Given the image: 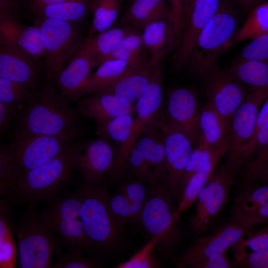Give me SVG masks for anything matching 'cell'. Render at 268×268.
<instances>
[{"label": "cell", "instance_id": "cell-1", "mask_svg": "<svg viewBox=\"0 0 268 268\" xmlns=\"http://www.w3.org/2000/svg\"><path fill=\"white\" fill-rule=\"evenodd\" d=\"M60 94L55 83L46 79L18 108L13 138L37 135H59L78 128V114Z\"/></svg>", "mask_w": 268, "mask_h": 268}, {"label": "cell", "instance_id": "cell-2", "mask_svg": "<svg viewBox=\"0 0 268 268\" xmlns=\"http://www.w3.org/2000/svg\"><path fill=\"white\" fill-rule=\"evenodd\" d=\"M79 144L69 142L53 158L21 175L6 198L9 203L51 201L69 180Z\"/></svg>", "mask_w": 268, "mask_h": 268}, {"label": "cell", "instance_id": "cell-3", "mask_svg": "<svg viewBox=\"0 0 268 268\" xmlns=\"http://www.w3.org/2000/svg\"><path fill=\"white\" fill-rule=\"evenodd\" d=\"M238 24L230 5L220 4L199 35L188 62L187 66L195 75L206 81L221 69L218 59L233 44Z\"/></svg>", "mask_w": 268, "mask_h": 268}, {"label": "cell", "instance_id": "cell-4", "mask_svg": "<svg viewBox=\"0 0 268 268\" xmlns=\"http://www.w3.org/2000/svg\"><path fill=\"white\" fill-rule=\"evenodd\" d=\"M80 194V218L92 249L105 253L116 250L121 242V224L112 214L109 195L101 183L84 182Z\"/></svg>", "mask_w": 268, "mask_h": 268}, {"label": "cell", "instance_id": "cell-5", "mask_svg": "<svg viewBox=\"0 0 268 268\" xmlns=\"http://www.w3.org/2000/svg\"><path fill=\"white\" fill-rule=\"evenodd\" d=\"M18 262L21 268H52L53 255H59L60 242L30 204L15 224Z\"/></svg>", "mask_w": 268, "mask_h": 268}, {"label": "cell", "instance_id": "cell-6", "mask_svg": "<svg viewBox=\"0 0 268 268\" xmlns=\"http://www.w3.org/2000/svg\"><path fill=\"white\" fill-rule=\"evenodd\" d=\"M79 190L48 201L40 212L42 220L67 249L82 253L92 250L80 218Z\"/></svg>", "mask_w": 268, "mask_h": 268}, {"label": "cell", "instance_id": "cell-7", "mask_svg": "<svg viewBox=\"0 0 268 268\" xmlns=\"http://www.w3.org/2000/svg\"><path fill=\"white\" fill-rule=\"evenodd\" d=\"M34 22L40 30L45 50L46 79L54 82L81 46V31L77 24L54 18L36 15Z\"/></svg>", "mask_w": 268, "mask_h": 268}, {"label": "cell", "instance_id": "cell-8", "mask_svg": "<svg viewBox=\"0 0 268 268\" xmlns=\"http://www.w3.org/2000/svg\"><path fill=\"white\" fill-rule=\"evenodd\" d=\"M79 127L59 135H37L13 138L1 147L7 154L17 180L24 173L55 157L79 133Z\"/></svg>", "mask_w": 268, "mask_h": 268}, {"label": "cell", "instance_id": "cell-9", "mask_svg": "<svg viewBox=\"0 0 268 268\" xmlns=\"http://www.w3.org/2000/svg\"><path fill=\"white\" fill-rule=\"evenodd\" d=\"M171 197L163 184L150 186L139 220L152 237L161 236L157 246L164 255L170 254L178 243L180 232L174 217Z\"/></svg>", "mask_w": 268, "mask_h": 268}, {"label": "cell", "instance_id": "cell-10", "mask_svg": "<svg viewBox=\"0 0 268 268\" xmlns=\"http://www.w3.org/2000/svg\"><path fill=\"white\" fill-rule=\"evenodd\" d=\"M237 172L226 162L216 167L200 193L189 227L196 238L204 234L208 225L226 204Z\"/></svg>", "mask_w": 268, "mask_h": 268}, {"label": "cell", "instance_id": "cell-11", "mask_svg": "<svg viewBox=\"0 0 268 268\" xmlns=\"http://www.w3.org/2000/svg\"><path fill=\"white\" fill-rule=\"evenodd\" d=\"M257 226L249 216H231L229 221L216 231L195 238L178 259L176 266L178 268L188 267L200 260L215 254L225 253L245 234Z\"/></svg>", "mask_w": 268, "mask_h": 268}, {"label": "cell", "instance_id": "cell-12", "mask_svg": "<svg viewBox=\"0 0 268 268\" xmlns=\"http://www.w3.org/2000/svg\"><path fill=\"white\" fill-rule=\"evenodd\" d=\"M158 125L165 148V177L163 183L171 197L178 200L179 193L193 145L182 132L160 114Z\"/></svg>", "mask_w": 268, "mask_h": 268}, {"label": "cell", "instance_id": "cell-13", "mask_svg": "<svg viewBox=\"0 0 268 268\" xmlns=\"http://www.w3.org/2000/svg\"><path fill=\"white\" fill-rule=\"evenodd\" d=\"M268 97V87L252 89L231 119L226 163L237 172L240 152L252 137L259 110Z\"/></svg>", "mask_w": 268, "mask_h": 268}, {"label": "cell", "instance_id": "cell-14", "mask_svg": "<svg viewBox=\"0 0 268 268\" xmlns=\"http://www.w3.org/2000/svg\"><path fill=\"white\" fill-rule=\"evenodd\" d=\"M98 66L97 54L92 36L89 35L54 81L60 94L68 103L77 100L92 69Z\"/></svg>", "mask_w": 268, "mask_h": 268}, {"label": "cell", "instance_id": "cell-15", "mask_svg": "<svg viewBox=\"0 0 268 268\" xmlns=\"http://www.w3.org/2000/svg\"><path fill=\"white\" fill-rule=\"evenodd\" d=\"M200 109L196 92L187 87H178L168 94L164 116L167 122L184 133L193 145L200 136Z\"/></svg>", "mask_w": 268, "mask_h": 268}, {"label": "cell", "instance_id": "cell-16", "mask_svg": "<svg viewBox=\"0 0 268 268\" xmlns=\"http://www.w3.org/2000/svg\"><path fill=\"white\" fill-rule=\"evenodd\" d=\"M207 102L229 126L236 110L252 88L220 69L206 81Z\"/></svg>", "mask_w": 268, "mask_h": 268}, {"label": "cell", "instance_id": "cell-17", "mask_svg": "<svg viewBox=\"0 0 268 268\" xmlns=\"http://www.w3.org/2000/svg\"><path fill=\"white\" fill-rule=\"evenodd\" d=\"M43 65L18 47L0 44V78L6 79L37 91L42 85Z\"/></svg>", "mask_w": 268, "mask_h": 268}, {"label": "cell", "instance_id": "cell-18", "mask_svg": "<svg viewBox=\"0 0 268 268\" xmlns=\"http://www.w3.org/2000/svg\"><path fill=\"white\" fill-rule=\"evenodd\" d=\"M115 153L110 141L99 136L79 145L74 167L80 173L85 183H100L109 172Z\"/></svg>", "mask_w": 268, "mask_h": 268}, {"label": "cell", "instance_id": "cell-19", "mask_svg": "<svg viewBox=\"0 0 268 268\" xmlns=\"http://www.w3.org/2000/svg\"><path fill=\"white\" fill-rule=\"evenodd\" d=\"M219 0H195L186 19L184 30L174 56V67H187L196 40L220 5Z\"/></svg>", "mask_w": 268, "mask_h": 268}, {"label": "cell", "instance_id": "cell-20", "mask_svg": "<svg viewBox=\"0 0 268 268\" xmlns=\"http://www.w3.org/2000/svg\"><path fill=\"white\" fill-rule=\"evenodd\" d=\"M142 128L136 124L131 114L121 115L97 124L96 130L99 136L119 145L108 173L109 176H116Z\"/></svg>", "mask_w": 268, "mask_h": 268}, {"label": "cell", "instance_id": "cell-21", "mask_svg": "<svg viewBox=\"0 0 268 268\" xmlns=\"http://www.w3.org/2000/svg\"><path fill=\"white\" fill-rule=\"evenodd\" d=\"M127 178L118 191L108 198L110 211L121 224L139 219L149 190L143 181L133 177Z\"/></svg>", "mask_w": 268, "mask_h": 268}, {"label": "cell", "instance_id": "cell-22", "mask_svg": "<svg viewBox=\"0 0 268 268\" xmlns=\"http://www.w3.org/2000/svg\"><path fill=\"white\" fill-rule=\"evenodd\" d=\"M148 62L152 67L160 66L166 55L176 48L169 15L159 17L147 24L141 31Z\"/></svg>", "mask_w": 268, "mask_h": 268}, {"label": "cell", "instance_id": "cell-23", "mask_svg": "<svg viewBox=\"0 0 268 268\" xmlns=\"http://www.w3.org/2000/svg\"><path fill=\"white\" fill-rule=\"evenodd\" d=\"M157 67L146 64L133 66L115 82L99 92L113 95L125 103L135 104L149 86Z\"/></svg>", "mask_w": 268, "mask_h": 268}, {"label": "cell", "instance_id": "cell-24", "mask_svg": "<svg viewBox=\"0 0 268 268\" xmlns=\"http://www.w3.org/2000/svg\"><path fill=\"white\" fill-rule=\"evenodd\" d=\"M78 115L93 119L96 124L135 113V104L124 102L110 94L98 92L84 96L78 103Z\"/></svg>", "mask_w": 268, "mask_h": 268}, {"label": "cell", "instance_id": "cell-25", "mask_svg": "<svg viewBox=\"0 0 268 268\" xmlns=\"http://www.w3.org/2000/svg\"><path fill=\"white\" fill-rule=\"evenodd\" d=\"M268 162V123L258 133L253 140L240 153L238 169L243 168L241 181L244 187L253 184Z\"/></svg>", "mask_w": 268, "mask_h": 268}, {"label": "cell", "instance_id": "cell-26", "mask_svg": "<svg viewBox=\"0 0 268 268\" xmlns=\"http://www.w3.org/2000/svg\"><path fill=\"white\" fill-rule=\"evenodd\" d=\"M159 115L142 127L134 144L163 183L165 177V148L159 131Z\"/></svg>", "mask_w": 268, "mask_h": 268}, {"label": "cell", "instance_id": "cell-27", "mask_svg": "<svg viewBox=\"0 0 268 268\" xmlns=\"http://www.w3.org/2000/svg\"><path fill=\"white\" fill-rule=\"evenodd\" d=\"M167 0H133L118 21V24L140 31L149 22L163 15H170Z\"/></svg>", "mask_w": 268, "mask_h": 268}, {"label": "cell", "instance_id": "cell-28", "mask_svg": "<svg viewBox=\"0 0 268 268\" xmlns=\"http://www.w3.org/2000/svg\"><path fill=\"white\" fill-rule=\"evenodd\" d=\"M200 136L197 146L228 147L229 127L207 102L201 110Z\"/></svg>", "mask_w": 268, "mask_h": 268}, {"label": "cell", "instance_id": "cell-29", "mask_svg": "<svg viewBox=\"0 0 268 268\" xmlns=\"http://www.w3.org/2000/svg\"><path fill=\"white\" fill-rule=\"evenodd\" d=\"M163 101V76L160 66L154 72L146 90L135 104V123L143 127L161 112Z\"/></svg>", "mask_w": 268, "mask_h": 268}, {"label": "cell", "instance_id": "cell-30", "mask_svg": "<svg viewBox=\"0 0 268 268\" xmlns=\"http://www.w3.org/2000/svg\"><path fill=\"white\" fill-rule=\"evenodd\" d=\"M94 0H71L63 2L39 4L30 3L36 15L77 24L87 16Z\"/></svg>", "mask_w": 268, "mask_h": 268}, {"label": "cell", "instance_id": "cell-31", "mask_svg": "<svg viewBox=\"0 0 268 268\" xmlns=\"http://www.w3.org/2000/svg\"><path fill=\"white\" fill-rule=\"evenodd\" d=\"M133 65L121 60H108L101 63L88 77L79 93V98L104 89L124 74Z\"/></svg>", "mask_w": 268, "mask_h": 268}, {"label": "cell", "instance_id": "cell-32", "mask_svg": "<svg viewBox=\"0 0 268 268\" xmlns=\"http://www.w3.org/2000/svg\"><path fill=\"white\" fill-rule=\"evenodd\" d=\"M225 70L231 76L252 89L268 87V61L234 62Z\"/></svg>", "mask_w": 268, "mask_h": 268}, {"label": "cell", "instance_id": "cell-33", "mask_svg": "<svg viewBox=\"0 0 268 268\" xmlns=\"http://www.w3.org/2000/svg\"><path fill=\"white\" fill-rule=\"evenodd\" d=\"M228 149V146L211 148L197 146L192 150L181 183L178 200L190 177L197 172L213 171L221 157L226 154Z\"/></svg>", "mask_w": 268, "mask_h": 268}, {"label": "cell", "instance_id": "cell-34", "mask_svg": "<svg viewBox=\"0 0 268 268\" xmlns=\"http://www.w3.org/2000/svg\"><path fill=\"white\" fill-rule=\"evenodd\" d=\"M268 202V184L245 187L235 198L231 209V216L251 214Z\"/></svg>", "mask_w": 268, "mask_h": 268}, {"label": "cell", "instance_id": "cell-35", "mask_svg": "<svg viewBox=\"0 0 268 268\" xmlns=\"http://www.w3.org/2000/svg\"><path fill=\"white\" fill-rule=\"evenodd\" d=\"M113 59L125 61L133 66L149 65L141 32L134 31L125 37L114 48L105 61Z\"/></svg>", "mask_w": 268, "mask_h": 268}, {"label": "cell", "instance_id": "cell-36", "mask_svg": "<svg viewBox=\"0 0 268 268\" xmlns=\"http://www.w3.org/2000/svg\"><path fill=\"white\" fill-rule=\"evenodd\" d=\"M123 2V0H94L91 7L93 18L88 34L100 33L114 26Z\"/></svg>", "mask_w": 268, "mask_h": 268}, {"label": "cell", "instance_id": "cell-37", "mask_svg": "<svg viewBox=\"0 0 268 268\" xmlns=\"http://www.w3.org/2000/svg\"><path fill=\"white\" fill-rule=\"evenodd\" d=\"M126 175V176L133 177L140 180L150 186L161 182L151 165L135 147L134 143L116 177Z\"/></svg>", "mask_w": 268, "mask_h": 268}, {"label": "cell", "instance_id": "cell-38", "mask_svg": "<svg viewBox=\"0 0 268 268\" xmlns=\"http://www.w3.org/2000/svg\"><path fill=\"white\" fill-rule=\"evenodd\" d=\"M267 34H268V1L253 8L238 30L233 44Z\"/></svg>", "mask_w": 268, "mask_h": 268}, {"label": "cell", "instance_id": "cell-39", "mask_svg": "<svg viewBox=\"0 0 268 268\" xmlns=\"http://www.w3.org/2000/svg\"><path fill=\"white\" fill-rule=\"evenodd\" d=\"M132 28L123 25L113 27L103 32L90 35L97 54L98 65L105 61L114 48L125 37L134 32Z\"/></svg>", "mask_w": 268, "mask_h": 268}, {"label": "cell", "instance_id": "cell-40", "mask_svg": "<svg viewBox=\"0 0 268 268\" xmlns=\"http://www.w3.org/2000/svg\"><path fill=\"white\" fill-rule=\"evenodd\" d=\"M213 171L197 172L190 177L183 190L179 203L175 209L174 217L176 222L179 221L181 215L197 201L200 193Z\"/></svg>", "mask_w": 268, "mask_h": 268}, {"label": "cell", "instance_id": "cell-41", "mask_svg": "<svg viewBox=\"0 0 268 268\" xmlns=\"http://www.w3.org/2000/svg\"><path fill=\"white\" fill-rule=\"evenodd\" d=\"M231 248L234 259L246 253L268 249V222L256 231L248 232Z\"/></svg>", "mask_w": 268, "mask_h": 268}, {"label": "cell", "instance_id": "cell-42", "mask_svg": "<svg viewBox=\"0 0 268 268\" xmlns=\"http://www.w3.org/2000/svg\"><path fill=\"white\" fill-rule=\"evenodd\" d=\"M37 61L44 59L45 50L38 27L24 26L14 45Z\"/></svg>", "mask_w": 268, "mask_h": 268}, {"label": "cell", "instance_id": "cell-43", "mask_svg": "<svg viewBox=\"0 0 268 268\" xmlns=\"http://www.w3.org/2000/svg\"><path fill=\"white\" fill-rule=\"evenodd\" d=\"M35 92L21 84L0 78V102H1L18 108Z\"/></svg>", "mask_w": 268, "mask_h": 268}, {"label": "cell", "instance_id": "cell-44", "mask_svg": "<svg viewBox=\"0 0 268 268\" xmlns=\"http://www.w3.org/2000/svg\"><path fill=\"white\" fill-rule=\"evenodd\" d=\"M162 238L156 236L152 238L128 260L119 263L117 268H154L158 267V263L152 254L153 250Z\"/></svg>", "mask_w": 268, "mask_h": 268}, {"label": "cell", "instance_id": "cell-45", "mask_svg": "<svg viewBox=\"0 0 268 268\" xmlns=\"http://www.w3.org/2000/svg\"><path fill=\"white\" fill-rule=\"evenodd\" d=\"M248 60L268 61V34L253 38L234 62Z\"/></svg>", "mask_w": 268, "mask_h": 268}, {"label": "cell", "instance_id": "cell-46", "mask_svg": "<svg viewBox=\"0 0 268 268\" xmlns=\"http://www.w3.org/2000/svg\"><path fill=\"white\" fill-rule=\"evenodd\" d=\"M19 19L0 12V44L15 45L24 25Z\"/></svg>", "mask_w": 268, "mask_h": 268}, {"label": "cell", "instance_id": "cell-47", "mask_svg": "<svg viewBox=\"0 0 268 268\" xmlns=\"http://www.w3.org/2000/svg\"><path fill=\"white\" fill-rule=\"evenodd\" d=\"M98 267L93 260L82 256L81 253L71 250L58 255L53 268H93Z\"/></svg>", "mask_w": 268, "mask_h": 268}, {"label": "cell", "instance_id": "cell-48", "mask_svg": "<svg viewBox=\"0 0 268 268\" xmlns=\"http://www.w3.org/2000/svg\"><path fill=\"white\" fill-rule=\"evenodd\" d=\"M169 1L170 3L169 8L170 20L177 47L186 22V0H169Z\"/></svg>", "mask_w": 268, "mask_h": 268}, {"label": "cell", "instance_id": "cell-49", "mask_svg": "<svg viewBox=\"0 0 268 268\" xmlns=\"http://www.w3.org/2000/svg\"><path fill=\"white\" fill-rule=\"evenodd\" d=\"M234 266L241 268H268V249L243 254L235 259Z\"/></svg>", "mask_w": 268, "mask_h": 268}, {"label": "cell", "instance_id": "cell-50", "mask_svg": "<svg viewBox=\"0 0 268 268\" xmlns=\"http://www.w3.org/2000/svg\"><path fill=\"white\" fill-rule=\"evenodd\" d=\"M231 265L228 260L225 253L212 255L209 257L200 260L191 264V268H229Z\"/></svg>", "mask_w": 268, "mask_h": 268}, {"label": "cell", "instance_id": "cell-51", "mask_svg": "<svg viewBox=\"0 0 268 268\" xmlns=\"http://www.w3.org/2000/svg\"><path fill=\"white\" fill-rule=\"evenodd\" d=\"M18 108L0 102V133H5L13 124Z\"/></svg>", "mask_w": 268, "mask_h": 268}, {"label": "cell", "instance_id": "cell-52", "mask_svg": "<svg viewBox=\"0 0 268 268\" xmlns=\"http://www.w3.org/2000/svg\"><path fill=\"white\" fill-rule=\"evenodd\" d=\"M0 12L9 14L18 19L22 14L20 6L15 0H0Z\"/></svg>", "mask_w": 268, "mask_h": 268}, {"label": "cell", "instance_id": "cell-53", "mask_svg": "<svg viewBox=\"0 0 268 268\" xmlns=\"http://www.w3.org/2000/svg\"><path fill=\"white\" fill-rule=\"evenodd\" d=\"M245 216L252 218L258 225L268 222V202L255 212Z\"/></svg>", "mask_w": 268, "mask_h": 268}, {"label": "cell", "instance_id": "cell-54", "mask_svg": "<svg viewBox=\"0 0 268 268\" xmlns=\"http://www.w3.org/2000/svg\"><path fill=\"white\" fill-rule=\"evenodd\" d=\"M247 9L254 8L263 0H234Z\"/></svg>", "mask_w": 268, "mask_h": 268}, {"label": "cell", "instance_id": "cell-55", "mask_svg": "<svg viewBox=\"0 0 268 268\" xmlns=\"http://www.w3.org/2000/svg\"><path fill=\"white\" fill-rule=\"evenodd\" d=\"M259 182L261 183L268 184V162L257 177L255 182Z\"/></svg>", "mask_w": 268, "mask_h": 268}, {"label": "cell", "instance_id": "cell-56", "mask_svg": "<svg viewBox=\"0 0 268 268\" xmlns=\"http://www.w3.org/2000/svg\"><path fill=\"white\" fill-rule=\"evenodd\" d=\"M30 3L39 4H49L63 2L71 0H28Z\"/></svg>", "mask_w": 268, "mask_h": 268}, {"label": "cell", "instance_id": "cell-57", "mask_svg": "<svg viewBox=\"0 0 268 268\" xmlns=\"http://www.w3.org/2000/svg\"><path fill=\"white\" fill-rule=\"evenodd\" d=\"M195 0H186L185 3V13H186V19L189 15L191 9L193 7L194 3Z\"/></svg>", "mask_w": 268, "mask_h": 268}, {"label": "cell", "instance_id": "cell-58", "mask_svg": "<svg viewBox=\"0 0 268 268\" xmlns=\"http://www.w3.org/2000/svg\"><path fill=\"white\" fill-rule=\"evenodd\" d=\"M131 1V2L133 0H129Z\"/></svg>", "mask_w": 268, "mask_h": 268}]
</instances>
